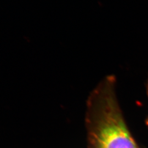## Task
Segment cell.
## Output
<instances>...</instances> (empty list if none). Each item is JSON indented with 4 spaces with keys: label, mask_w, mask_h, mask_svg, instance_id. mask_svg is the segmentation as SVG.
<instances>
[{
    "label": "cell",
    "mask_w": 148,
    "mask_h": 148,
    "mask_svg": "<svg viewBox=\"0 0 148 148\" xmlns=\"http://www.w3.org/2000/svg\"><path fill=\"white\" fill-rule=\"evenodd\" d=\"M86 125L89 148H139L124 120L113 76L103 80L90 93Z\"/></svg>",
    "instance_id": "1"
},
{
    "label": "cell",
    "mask_w": 148,
    "mask_h": 148,
    "mask_svg": "<svg viewBox=\"0 0 148 148\" xmlns=\"http://www.w3.org/2000/svg\"><path fill=\"white\" fill-rule=\"evenodd\" d=\"M146 124H147V125L148 126V118L147 119V121H146Z\"/></svg>",
    "instance_id": "2"
},
{
    "label": "cell",
    "mask_w": 148,
    "mask_h": 148,
    "mask_svg": "<svg viewBox=\"0 0 148 148\" xmlns=\"http://www.w3.org/2000/svg\"><path fill=\"white\" fill-rule=\"evenodd\" d=\"M147 94L148 95V85H147Z\"/></svg>",
    "instance_id": "3"
}]
</instances>
